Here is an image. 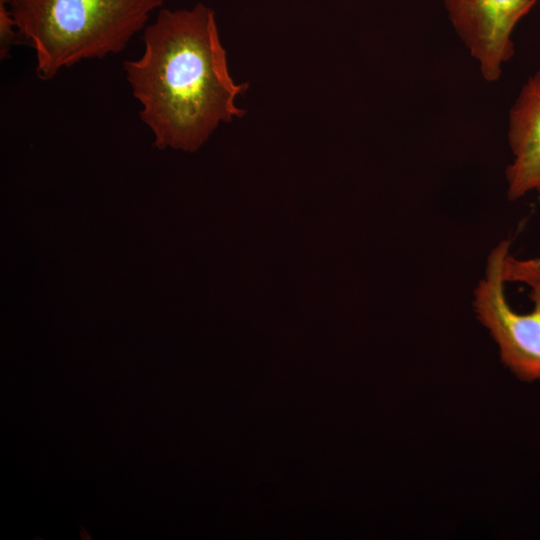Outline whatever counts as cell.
I'll list each match as a JSON object with an SVG mask.
<instances>
[{
    "label": "cell",
    "mask_w": 540,
    "mask_h": 540,
    "mask_svg": "<svg viewBox=\"0 0 540 540\" xmlns=\"http://www.w3.org/2000/svg\"><path fill=\"white\" fill-rule=\"evenodd\" d=\"M143 40L142 55L123 68L154 146L196 151L219 124L246 113L236 99L248 84L229 73L211 8L162 9Z\"/></svg>",
    "instance_id": "6da1fadb"
},
{
    "label": "cell",
    "mask_w": 540,
    "mask_h": 540,
    "mask_svg": "<svg viewBox=\"0 0 540 540\" xmlns=\"http://www.w3.org/2000/svg\"><path fill=\"white\" fill-rule=\"evenodd\" d=\"M510 242L501 241L489 254L485 277L474 291L478 320L489 329L500 348L502 362L523 381L540 379V277L522 278L531 286L534 307L517 313L505 296V262Z\"/></svg>",
    "instance_id": "3957f363"
},
{
    "label": "cell",
    "mask_w": 540,
    "mask_h": 540,
    "mask_svg": "<svg viewBox=\"0 0 540 540\" xmlns=\"http://www.w3.org/2000/svg\"><path fill=\"white\" fill-rule=\"evenodd\" d=\"M539 0H444L450 20L487 81L511 59L514 27Z\"/></svg>",
    "instance_id": "277c9868"
},
{
    "label": "cell",
    "mask_w": 540,
    "mask_h": 540,
    "mask_svg": "<svg viewBox=\"0 0 540 540\" xmlns=\"http://www.w3.org/2000/svg\"><path fill=\"white\" fill-rule=\"evenodd\" d=\"M14 0H0V4L10 6Z\"/></svg>",
    "instance_id": "52a82bcc"
},
{
    "label": "cell",
    "mask_w": 540,
    "mask_h": 540,
    "mask_svg": "<svg viewBox=\"0 0 540 540\" xmlns=\"http://www.w3.org/2000/svg\"><path fill=\"white\" fill-rule=\"evenodd\" d=\"M164 0H14L19 37L34 50L39 78L120 53Z\"/></svg>",
    "instance_id": "7a4b0ae2"
},
{
    "label": "cell",
    "mask_w": 540,
    "mask_h": 540,
    "mask_svg": "<svg viewBox=\"0 0 540 540\" xmlns=\"http://www.w3.org/2000/svg\"><path fill=\"white\" fill-rule=\"evenodd\" d=\"M19 37L15 20L10 9L0 4V55L5 58L15 40Z\"/></svg>",
    "instance_id": "8992f818"
},
{
    "label": "cell",
    "mask_w": 540,
    "mask_h": 540,
    "mask_svg": "<svg viewBox=\"0 0 540 540\" xmlns=\"http://www.w3.org/2000/svg\"><path fill=\"white\" fill-rule=\"evenodd\" d=\"M509 144L514 160L506 170L508 197L540 194V69L521 89L509 116Z\"/></svg>",
    "instance_id": "5b68a950"
}]
</instances>
